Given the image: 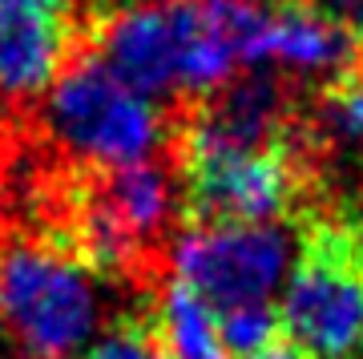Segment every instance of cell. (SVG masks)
Wrapping results in <instances>:
<instances>
[{
  "label": "cell",
  "mask_w": 363,
  "mask_h": 359,
  "mask_svg": "<svg viewBox=\"0 0 363 359\" xmlns=\"http://www.w3.org/2000/svg\"><path fill=\"white\" fill-rule=\"evenodd\" d=\"M97 270L21 226H0V343L16 359H81L109 315Z\"/></svg>",
  "instance_id": "obj_1"
},
{
  "label": "cell",
  "mask_w": 363,
  "mask_h": 359,
  "mask_svg": "<svg viewBox=\"0 0 363 359\" xmlns=\"http://www.w3.org/2000/svg\"><path fill=\"white\" fill-rule=\"evenodd\" d=\"M25 126L65 166H138L174 150V109L133 93L97 53L52 81Z\"/></svg>",
  "instance_id": "obj_2"
},
{
  "label": "cell",
  "mask_w": 363,
  "mask_h": 359,
  "mask_svg": "<svg viewBox=\"0 0 363 359\" xmlns=\"http://www.w3.org/2000/svg\"><path fill=\"white\" fill-rule=\"evenodd\" d=\"M279 327L307 359L363 355V250L347 214L311 210L303 219Z\"/></svg>",
  "instance_id": "obj_4"
},
{
  "label": "cell",
  "mask_w": 363,
  "mask_h": 359,
  "mask_svg": "<svg viewBox=\"0 0 363 359\" xmlns=\"http://www.w3.org/2000/svg\"><path fill=\"white\" fill-rule=\"evenodd\" d=\"M311 4L315 9H323L331 21H339L351 37L363 40V0H311Z\"/></svg>",
  "instance_id": "obj_11"
},
{
  "label": "cell",
  "mask_w": 363,
  "mask_h": 359,
  "mask_svg": "<svg viewBox=\"0 0 363 359\" xmlns=\"http://www.w3.org/2000/svg\"><path fill=\"white\" fill-rule=\"evenodd\" d=\"M182 226H274L311 186L298 138L279 145H218L174 138Z\"/></svg>",
  "instance_id": "obj_3"
},
{
  "label": "cell",
  "mask_w": 363,
  "mask_h": 359,
  "mask_svg": "<svg viewBox=\"0 0 363 359\" xmlns=\"http://www.w3.org/2000/svg\"><path fill=\"white\" fill-rule=\"evenodd\" d=\"M347 219H351V226H355V238H359V250H363V202H359L355 214H347Z\"/></svg>",
  "instance_id": "obj_14"
},
{
  "label": "cell",
  "mask_w": 363,
  "mask_h": 359,
  "mask_svg": "<svg viewBox=\"0 0 363 359\" xmlns=\"http://www.w3.org/2000/svg\"><path fill=\"white\" fill-rule=\"evenodd\" d=\"M250 359H307V355H303L295 343H286L283 335H279V339H274L267 351H259V355H250Z\"/></svg>",
  "instance_id": "obj_13"
},
{
  "label": "cell",
  "mask_w": 363,
  "mask_h": 359,
  "mask_svg": "<svg viewBox=\"0 0 363 359\" xmlns=\"http://www.w3.org/2000/svg\"><path fill=\"white\" fill-rule=\"evenodd\" d=\"M101 16H113V13H125V9H145V4H169V0H93Z\"/></svg>",
  "instance_id": "obj_12"
},
{
  "label": "cell",
  "mask_w": 363,
  "mask_h": 359,
  "mask_svg": "<svg viewBox=\"0 0 363 359\" xmlns=\"http://www.w3.org/2000/svg\"><path fill=\"white\" fill-rule=\"evenodd\" d=\"M150 311L169 359H230L218 335V315L178 279H166L157 287Z\"/></svg>",
  "instance_id": "obj_7"
},
{
  "label": "cell",
  "mask_w": 363,
  "mask_h": 359,
  "mask_svg": "<svg viewBox=\"0 0 363 359\" xmlns=\"http://www.w3.org/2000/svg\"><path fill=\"white\" fill-rule=\"evenodd\" d=\"M291 263V238L279 226H182L169 246V270L214 315L271 303Z\"/></svg>",
  "instance_id": "obj_5"
},
{
  "label": "cell",
  "mask_w": 363,
  "mask_h": 359,
  "mask_svg": "<svg viewBox=\"0 0 363 359\" xmlns=\"http://www.w3.org/2000/svg\"><path fill=\"white\" fill-rule=\"evenodd\" d=\"M267 61L291 73H323L327 81L363 65V40L331 21L311 0H274L267 25Z\"/></svg>",
  "instance_id": "obj_6"
},
{
  "label": "cell",
  "mask_w": 363,
  "mask_h": 359,
  "mask_svg": "<svg viewBox=\"0 0 363 359\" xmlns=\"http://www.w3.org/2000/svg\"><path fill=\"white\" fill-rule=\"evenodd\" d=\"M311 126L327 141H363V65L327 81L315 101Z\"/></svg>",
  "instance_id": "obj_8"
},
{
  "label": "cell",
  "mask_w": 363,
  "mask_h": 359,
  "mask_svg": "<svg viewBox=\"0 0 363 359\" xmlns=\"http://www.w3.org/2000/svg\"><path fill=\"white\" fill-rule=\"evenodd\" d=\"M218 335L226 343V351H230V359H250L259 351H267L283 335V327H279V311L271 303H250V307L222 311Z\"/></svg>",
  "instance_id": "obj_10"
},
{
  "label": "cell",
  "mask_w": 363,
  "mask_h": 359,
  "mask_svg": "<svg viewBox=\"0 0 363 359\" xmlns=\"http://www.w3.org/2000/svg\"><path fill=\"white\" fill-rule=\"evenodd\" d=\"M157 295V291H154ZM154 295L142 299V307L125 311V315H117L101 335H97V343L85 351L81 359H169L162 339H157V327H154Z\"/></svg>",
  "instance_id": "obj_9"
}]
</instances>
